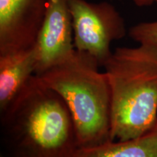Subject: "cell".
Returning <instances> with one entry per match:
<instances>
[{"label":"cell","mask_w":157,"mask_h":157,"mask_svg":"<svg viewBox=\"0 0 157 157\" xmlns=\"http://www.w3.org/2000/svg\"><path fill=\"white\" fill-rule=\"evenodd\" d=\"M72 157H157V124L136 138L78 148Z\"/></svg>","instance_id":"cell-8"},{"label":"cell","mask_w":157,"mask_h":157,"mask_svg":"<svg viewBox=\"0 0 157 157\" xmlns=\"http://www.w3.org/2000/svg\"><path fill=\"white\" fill-rule=\"evenodd\" d=\"M70 0H48L46 13L34 45L35 75L41 74L71 56L75 51Z\"/></svg>","instance_id":"cell-5"},{"label":"cell","mask_w":157,"mask_h":157,"mask_svg":"<svg viewBox=\"0 0 157 157\" xmlns=\"http://www.w3.org/2000/svg\"><path fill=\"white\" fill-rule=\"evenodd\" d=\"M8 157H72L78 148L66 103L36 75L1 112Z\"/></svg>","instance_id":"cell-1"},{"label":"cell","mask_w":157,"mask_h":157,"mask_svg":"<svg viewBox=\"0 0 157 157\" xmlns=\"http://www.w3.org/2000/svg\"><path fill=\"white\" fill-rule=\"evenodd\" d=\"M135 5L138 7H144V6L151 5L153 3H157V0H132Z\"/></svg>","instance_id":"cell-10"},{"label":"cell","mask_w":157,"mask_h":157,"mask_svg":"<svg viewBox=\"0 0 157 157\" xmlns=\"http://www.w3.org/2000/svg\"><path fill=\"white\" fill-rule=\"evenodd\" d=\"M111 95V139L136 138L157 124V46L115 49L103 65Z\"/></svg>","instance_id":"cell-2"},{"label":"cell","mask_w":157,"mask_h":157,"mask_svg":"<svg viewBox=\"0 0 157 157\" xmlns=\"http://www.w3.org/2000/svg\"><path fill=\"white\" fill-rule=\"evenodd\" d=\"M0 157H8L7 156V155H5V154H1V156H0Z\"/></svg>","instance_id":"cell-11"},{"label":"cell","mask_w":157,"mask_h":157,"mask_svg":"<svg viewBox=\"0 0 157 157\" xmlns=\"http://www.w3.org/2000/svg\"><path fill=\"white\" fill-rule=\"evenodd\" d=\"M75 50L94 57L103 67L112 52L111 44L126 36L124 19L112 4L70 0Z\"/></svg>","instance_id":"cell-4"},{"label":"cell","mask_w":157,"mask_h":157,"mask_svg":"<svg viewBox=\"0 0 157 157\" xmlns=\"http://www.w3.org/2000/svg\"><path fill=\"white\" fill-rule=\"evenodd\" d=\"M48 0H0V55L33 48Z\"/></svg>","instance_id":"cell-6"},{"label":"cell","mask_w":157,"mask_h":157,"mask_svg":"<svg viewBox=\"0 0 157 157\" xmlns=\"http://www.w3.org/2000/svg\"><path fill=\"white\" fill-rule=\"evenodd\" d=\"M129 36L139 44L157 46V21L133 25L129 30Z\"/></svg>","instance_id":"cell-9"},{"label":"cell","mask_w":157,"mask_h":157,"mask_svg":"<svg viewBox=\"0 0 157 157\" xmlns=\"http://www.w3.org/2000/svg\"><path fill=\"white\" fill-rule=\"evenodd\" d=\"M34 47L0 55V111L3 112L35 74Z\"/></svg>","instance_id":"cell-7"},{"label":"cell","mask_w":157,"mask_h":157,"mask_svg":"<svg viewBox=\"0 0 157 157\" xmlns=\"http://www.w3.org/2000/svg\"><path fill=\"white\" fill-rule=\"evenodd\" d=\"M97 60L75 50L70 58L38 76L66 103L73 119L78 148L111 139V95ZM37 76V75H36Z\"/></svg>","instance_id":"cell-3"}]
</instances>
